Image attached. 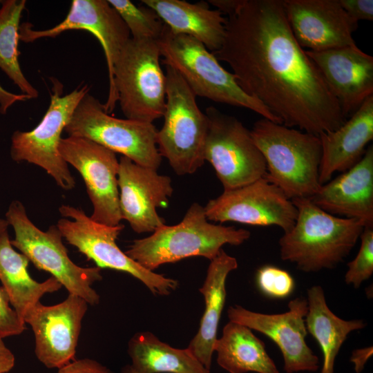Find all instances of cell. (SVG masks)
Here are the masks:
<instances>
[{
  "instance_id": "31",
  "label": "cell",
  "mask_w": 373,
  "mask_h": 373,
  "mask_svg": "<svg viewBox=\"0 0 373 373\" xmlns=\"http://www.w3.org/2000/svg\"><path fill=\"white\" fill-rule=\"evenodd\" d=\"M360 239L359 251L354 259L347 263L345 275L346 284L356 289L373 274V227H365Z\"/></svg>"
},
{
  "instance_id": "21",
  "label": "cell",
  "mask_w": 373,
  "mask_h": 373,
  "mask_svg": "<svg viewBox=\"0 0 373 373\" xmlns=\"http://www.w3.org/2000/svg\"><path fill=\"white\" fill-rule=\"evenodd\" d=\"M309 199L329 214L373 227V146L354 166L322 184Z\"/></svg>"
},
{
  "instance_id": "38",
  "label": "cell",
  "mask_w": 373,
  "mask_h": 373,
  "mask_svg": "<svg viewBox=\"0 0 373 373\" xmlns=\"http://www.w3.org/2000/svg\"><path fill=\"white\" fill-rule=\"evenodd\" d=\"M372 347L358 349L352 352L350 361L354 364L357 373L363 370L365 363L372 355Z\"/></svg>"
},
{
  "instance_id": "14",
  "label": "cell",
  "mask_w": 373,
  "mask_h": 373,
  "mask_svg": "<svg viewBox=\"0 0 373 373\" xmlns=\"http://www.w3.org/2000/svg\"><path fill=\"white\" fill-rule=\"evenodd\" d=\"M208 220L236 222L253 226H278L284 233L295 224L297 209L283 191L262 177L209 200Z\"/></svg>"
},
{
  "instance_id": "4",
  "label": "cell",
  "mask_w": 373,
  "mask_h": 373,
  "mask_svg": "<svg viewBox=\"0 0 373 373\" xmlns=\"http://www.w3.org/2000/svg\"><path fill=\"white\" fill-rule=\"evenodd\" d=\"M266 163L264 177L291 200L310 198L321 186L319 167L322 156L318 135L269 119L256 121L250 131Z\"/></svg>"
},
{
  "instance_id": "13",
  "label": "cell",
  "mask_w": 373,
  "mask_h": 373,
  "mask_svg": "<svg viewBox=\"0 0 373 373\" xmlns=\"http://www.w3.org/2000/svg\"><path fill=\"white\" fill-rule=\"evenodd\" d=\"M59 152L84 182L93 207L90 218L109 226L120 224L119 161L115 153L89 139L75 136L62 137Z\"/></svg>"
},
{
  "instance_id": "5",
  "label": "cell",
  "mask_w": 373,
  "mask_h": 373,
  "mask_svg": "<svg viewBox=\"0 0 373 373\" xmlns=\"http://www.w3.org/2000/svg\"><path fill=\"white\" fill-rule=\"evenodd\" d=\"M157 41L131 37L117 57L103 104L111 113L118 101L126 119L153 123L163 117L166 79Z\"/></svg>"
},
{
  "instance_id": "6",
  "label": "cell",
  "mask_w": 373,
  "mask_h": 373,
  "mask_svg": "<svg viewBox=\"0 0 373 373\" xmlns=\"http://www.w3.org/2000/svg\"><path fill=\"white\" fill-rule=\"evenodd\" d=\"M157 42L164 58L162 62L179 73L196 97L245 108L282 124L266 106L242 89L234 75L225 70L198 39L174 33L164 24Z\"/></svg>"
},
{
  "instance_id": "30",
  "label": "cell",
  "mask_w": 373,
  "mask_h": 373,
  "mask_svg": "<svg viewBox=\"0 0 373 373\" xmlns=\"http://www.w3.org/2000/svg\"><path fill=\"white\" fill-rule=\"evenodd\" d=\"M126 26L132 38L157 41L164 23L152 9L137 6L129 0H108Z\"/></svg>"
},
{
  "instance_id": "25",
  "label": "cell",
  "mask_w": 373,
  "mask_h": 373,
  "mask_svg": "<svg viewBox=\"0 0 373 373\" xmlns=\"http://www.w3.org/2000/svg\"><path fill=\"white\" fill-rule=\"evenodd\" d=\"M29 262L14 249L8 231H5L0 236V281L11 306L22 320L45 294L62 287L52 276L41 283L34 280L28 271Z\"/></svg>"
},
{
  "instance_id": "24",
  "label": "cell",
  "mask_w": 373,
  "mask_h": 373,
  "mask_svg": "<svg viewBox=\"0 0 373 373\" xmlns=\"http://www.w3.org/2000/svg\"><path fill=\"white\" fill-rule=\"evenodd\" d=\"M238 266L237 260L222 249L217 256L210 260L204 282L199 289L204 299L205 309L198 331L187 348L208 371L211 368L213 347L218 338V326L225 303L227 278Z\"/></svg>"
},
{
  "instance_id": "34",
  "label": "cell",
  "mask_w": 373,
  "mask_h": 373,
  "mask_svg": "<svg viewBox=\"0 0 373 373\" xmlns=\"http://www.w3.org/2000/svg\"><path fill=\"white\" fill-rule=\"evenodd\" d=\"M347 14L355 21L373 20L372 0H338Z\"/></svg>"
},
{
  "instance_id": "7",
  "label": "cell",
  "mask_w": 373,
  "mask_h": 373,
  "mask_svg": "<svg viewBox=\"0 0 373 373\" xmlns=\"http://www.w3.org/2000/svg\"><path fill=\"white\" fill-rule=\"evenodd\" d=\"M6 220L15 232L12 245L35 267L50 273L69 294L83 298L88 304L99 303V295L93 285L102 279L101 269L82 267L74 263L56 224L50 225L46 231L39 229L28 218L21 202L17 200L9 204Z\"/></svg>"
},
{
  "instance_id": "18",
  "label": "cell",
  "mask_w": 373,
  "mask_h": 373,
  "mask_svg": "<svg viewBox=\"0 0 373 373\" xmlns=\"http://www.w3.org/2000/svg\"><path fill=\"white\" fill-rule=\"evenodd\" d=\"M291 32L299 45L320 51L356 46L358 28L338 0H283Z\"/></svg>"
},
{
  "instance_id": "8",
  "label": "cell",
  "mask_w": 373,
  "mask_h": 373,
  "mask_svg": "<svg viewBox=\"0 0 373 373\" xmlns=\"http://www.w3.org/2000/svg\"><path fill=\"white\" fill-rule=\"evenodd\" d=\"M165 66L166 106L163 125L157 132V147L177 175H190L205 162L208 119L179 73Z\"/></svg>"
},
{
  "instance_id": "2",
  "label": "cell",
  "mask_w": 373,
  "mask_h": 373,
  "mask_svg": "<svg viewBox=\"0 0 373 373\" xmlns=\"http://www.w3.org/2000/svg\"><path fill=\"white\" fill-rule=\"evenodd\" d=\"M291 201L297 217L291 229L279 240L281 259L307 273L335 268L356 245L365 223L329 214L309 198Z\"/></svg>"
},
{
  "instance_id": "40",
  "label": "cell",
  "mask_w": 373,
  "mask_h": 373,
  "mask_svg": "<svg viewBox=\"0 0 373 373\" xmlns=\"http://www.w3.org/2000/svg\"><path fill=\"white\" fill-rule=\"evenodd\" d=\"M9 227V224L6 220V218H0V236L6 231H8V228Z\"/></svg>"
},
{
  "instance_id": "36",
  "label": "cell",
  "mask_w": 373,
  "mask_h": 373,
  "mask_svg": "<svg viewBox=\"0 0 373 373\" xmlns=\"http://www.w3.org/2000/svg\"><path fill=\"white\" fill-rule=\"evenodd\" d=\"M30 98L24 94H15L6 90L0 84V113L6 114L8 108L17 102H24Z\"/></svg>"
},
{
  "instance_id": "23",
  "label": "cell",
  "mask_w": 373,
  "mask_h": 373,
  "mask_svg": "<svg viewBox=\"0 0 373 373\" xmlns=\"http://www.w3.org/2000/svg\"><path fill=\"white\" fill-rule=\"evenodd\" d=\"M170 30L190 35L214 52L224 41L227 19L205 1L192 3L183 0H142Z\"/></svg>"
},
{
  "instance_id": "9",
  "label": "cell",
  "mask_w": 373,
  "mask_h": 373,
  "mask_svg": "<svg viewBox=\"0 0 373 373\" xmlns=\"http://www.w3.org/2000/svg\"><path fill=\"white\" fill-rule=\"evenodd\" d=\"M59 211L64 218L56 225L63 238L97 267L127 273L155 295L168 296L178 287L176 280L145 269L120 249L116 240L124 228L122 224L109 226L99 223L82 209L68 204L60 206Z\"/></svg>"
},
{
  "instance_id": "28",
  "label": "cell",
  "mask_w": 373,
  "mask_h": 373,
  "mask_svg": "<svg viewBox=\"0 0 373 373\" xmlns=\"http://www.w3.org/2000/svg\"><path fill=\"white\" fill-rule=\"evenodd\" d=\"M128 354L131 366L140 373H209L187 347H173L149 332L130 339Z\"/></svg>"
},
{
  "instance_id": "29",
  "label": "cell",
  "mask_w": 373,
  "mask_h": 373,
  "mask_svg": "<svg viewBox=\"0 0 373 373\" xmlns=\"http://www.w3.org/2000/svg\"><path fill=\"white\" fill-rule=\"evenodd\" d=\"M25 0H6L0 8V68L30 99L38 97L37 90L23 75L19 61L20 19Z\"/></svg>"
},
{
  "instance_id": "37",
  "label": "cell",
  "mask_w": 373,
  "mask_h": 373,
  "mask_svg": "<svg viewBox=\"0 0 373 373\" xmlns=\"http://www.w3.org/2000/svg\"><path fill=\"white\" fill-rule=\"evenodd\" d=\"M0 336V373L10 372L15 365V358L12 352L5 345Z\"/></svg>"
},
{
  "instance_id": "10",
  "label": "cell",
  "mask_w": 373,
  "mask_h": 373,
  "mask_svg": "<svg viewBox=\"0 0 373 373\" xmlns=\"http://www.w3.org/2000/svg\"><path fill=\"white\" fill-rule=\"evenodd\" d=\"M64 131L68 136L89 139L145 167L157 170L162 162L157 130L153 123L113 117L88 93L79 102Z\"/></svg>"
},
{
  "instance_id": "35",
  "label": "cell",
  "mask_w": 373,
  "mask_h": 373,
  "mask_svg": "<svg viewBox=\"0 0 373 373\" xmlns=\"http://www.w3.org/2000/svg\"><path fill=\"white\" fill-rule=\"evenodd\" d=\"M57 373H114L106 366L90 358L74 360L58 369Z\"/></svg>"
},
{
  "instance_id": "26",
  "label": "cell",
  "mask_w": 373,
  "mask_h": 373,
  "mask_svg": "<svg viewBox=\"0 0 373 373\" xmlns=\"http://www.w3.org/2000/svg\"><path fill=\"white\" fill-rule=\"evenodd\" d=\"M307 331L316 340L323 354L321 373H334L338 352L352 332L361 329L366 323L361 319L343 320L335 315L326 303L323 288L314 285L307 290Z\"/></svg>"
},
{
  "instance_id": "1",
  "label": "cell",
  "mask_w": 373,
  "mask_h": 373,
  "mask_svg": "<svg viewBox=\"0 0 373 373\" xmlns=\"http://www.w3.org/2000/svg\"><path fill=\"white\" fill-rule=\"evenodd\" d=\"M213 53L285 126L319 135L347 119L295 39L282 0H242L228 16L223 44Z\"/></svg>"
},
{
  "instance_id": "20",
  "label": "cell",
  "mask_w": 373,
  "mask_h": 373,
  "mask_svg": "<svg viewBox=\"0 0 373 373\" xmlns=\"http://www.w3.org/2000/svg\"><path fill=\"white\" fill-rule=\"evenodd\" d=\"M306 53L347 119L373 95V57L356 45Z\"/></svg>"
},
{
  "instance_id": "17",
  "label": "cell",
  "mask_w": 373,
  "mask_h": 373,
  "mask_svg": "<svg viewBox=\"0 0 373 373\" xmlns=\"http://www.w3.org/2000/svg\"><path fill=\"white\" fill-rule=\"evenodd\" d=\"M117 183L122 220H126L133 231L153 232L165 224L157 209L167 207L173 192L169 176L122 155L119 160Z\"/></svg>"
},
{
  "instance_id": "16",
  "label": "cell",
  "mask_w": 373,
  "mask_h": 373,
  "mask_svg": "<svg viewBox=\"0 0 373 373\" xmlns=\"http://www.w3.org/2000/svg\"><path fill=\"white\" fill-rule=\"evenodd\" d=\"M288 308L284 313L267 314L236 305L229 307L227 314L229 321L258 331L271 339L283 354L287 373L316 371L318 358L305 341L307 300L298 297L293 299L289 301Z\"/></svg>"
},
{
  "instance_id": "3",
  "label": "cell",
  "mask_w": 373,
  "mask_h": 373,
  "mask_svg": "<svg viewBox=\"0 0 373 373\" xmlns=\"http://www.w3.org/2000/svg\"><path fill=\"white\" fill-rule=\"evenodd\" d=\"M245 229L210 223L204 207L193 202L178 224H164L153 234L135 240L126 254L145 269L158 267L192 256L211 260L226 244L240 245L249 238Z\"/></svg>"
},
{
  "instance_id": "11",
  "label": "cell",
  "mask_w": 373,
  "mask_h": 373,
  "mask_svg": "<svg viewBox=\"0 0 373 373\" xmlns=\"http://www.w3.org/2000/svg\"><path fill=\"white\" fill-rule=\"evenodd\" d=\"M53 86L49 106L39 124L29 131H15L11 137L10 156L12 160L27 162L43 169L64 190L76 184L68 164L59 152L61 133L89 87L84 85L63 95L64 86L57 79Z\"/></svg>"
},
{
  "instance_id": "39",
  "label": "cell",
  "mask_w": 373,
  "mask_h": 373,
  "mask_svg": "<svg viewBox=\"0 0 373 373\" xmlns=\"http://www.w3.org/2000/svg\"><path fill=\"white\" fill-rule=\"evenodd\" d=\"M242 1V0H209L208 3L217 8L222 14L229 16L238 8Z\"/></svg>"
},
{
  "instance_id": "22",
  "label": "cell",
  "mask_w": 373,
  "mask_h": 373,
  "mask_svg": "<svg viewBox=\"0 0 373 373\" xmlns=\"http://www.w3.org/2000/svg\"><path fill=\"white\" fill-rule=\"evenodd\" d=\"M322 156L319 182L324 184L336 172H345L363 156L367 144L373 140V95L337 129L321 133Z\"/></svg>"
},
{
  "instance_id": "42",
  "label": "cell",
  "mask_w": 373,
  "mask_h": 373,
  "mask_svg": "<svg viewBox=\"0 0 373 373\" xmlns=\"http://www.w3.org/2000/svg\"><path fill=\"white\" fill-rule=\"evenodd\" d=\"M1 3V1H0V3Z\"/></svg>"
},
{
  "instance_id": "32",
  "label": "cell",
  "mask_w": 373,
  "mask_h": 373,
  "mask_svg": "<svg viewBox=\"0 0 373 373\" xmlns=\"http://www.w3.org/2000/svg\"><path fill=\"white\" fill-rule=\"evenodd\" d=\"M256 281L260 289L267 296L284 298L294 288L292 276L285 270L272 265H265L258 270Z\"/></svg>"
},
{
  "instance_id": "27",
  "label": "cell",
  "mask_w": 373,
  "mask_h": 373,
  "mask_svg": "<svg viewBox=\"0 0 373 373\" xmlns=\"http://www.w3.org/2000/svg\"><path fill=\"white\" fill-rule=\"evenodd\" d=\"M251 330L231 321L224 325L213 347L218 365L229 373H279L264 343Z\"/></svg>"
},
{
  "instance_id": "41",
  "label": "cell",
  "mask_w": 373,
  "mask_h": 373,
  "mask_svg": "<svg viewBox=\"0 0 373 373\" xmlns=\"http://www.w3.org/2000/svg\"><path fill=\"white\" fill-rule=\"evenodd\" d=\"M120 373H140V372H139L136 371L135 370H134V369L131 366V365H128L124 366V367L122 369Z\"/></svg>"
},
{
  "instance_id": "12",
  "label": "cell",
  "mask_w": 373,
  "mask_h": 373,
  "mask_svg": "<svg viewBox=\"0 0 373 373\" xmlns=\"http://www.w3.org/2000/svg\"><path fill=\"white\" fill-rule=\"evenodd\" d=\"M204 160L215 170L224 191L250 184L266 174V163L251 132L236 117L207 108Z\"/></svg>"
},
{
  "instance_id": "19",
  "label": "cell",
  "mask_w": 373,
  "mask_h": 373,
  "mask_svg": "<svg viewBox=\"0 0 373 373\" xmlns=\"http://www.w3.org/2000/svg\"><path fill=\"white\" fill-rule=\"evenodd\" d=\"M70 30H86L97 39L105 54L110 81L113 64L131 34L108 1L73 0L66 18L51 28L36 30L29 23L20 25L19 39L32 42L41 38L55 37Z\"/></svg>"
},
{
  "instance_id": "15",
  "label": "cell",
  "mask_w": 373,
  "mask_h": 373,
  "mask_svg": "<svg viewBox=\"0 0 373 373\" xmlns=\"http://www.w3.org/2000/svg\"><path fill=\"white\" fill-rule=\"evenodd\" d=\"M88 305L83 298L68 294L54 305L38 303L23 317L34 333L35 355L46 367L59 369L75 360Z\"/></svg>"
},
{
  "instance_id": "33",
  "label": "cell",
  "mask_w": 373,
  "mask_h": 373,
  "mask_svg": "<svg viewBox=\"0 0 373 373\" xmlns=\"http://www.w3.org/2000/svg\"><path fill=\"white\" fill-rule=\"evenodd\" d=\"M26 329L25 323L11 306L6 290L0 287V336H17Z\"/></svg>"
}]
</instances>
